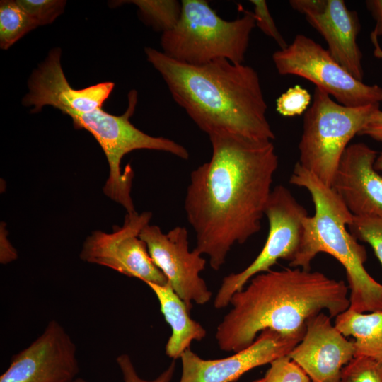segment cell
Masks as SVG:
<instances>
[{
  "mask_svg": "<svg viewBox=\"0 0 382 382\" xmlns=\"http://www.w3.org/2000/svg\"><path fill=\"white\" fill-rule=\"evenodd\" d=\"M144 52L173 100L208 136L226 134L254 142L275 139L260 77L251 66L224 59L192 65L152 47Z\"/></svg>",
  "mask_w": 382,
  "mask_h": 382,
  "instance_id": "cell-2",
  "label": "cell"
},
{
  "mask_svg": "<svg viewBox=\"0 0 382 382\" xmlns=\"http://www.w3.org/2000/svg\"><path fill=\"white\" fill-rule=\"evenodd\" d=\"M209 138L212 156L192 171L184 209L195 233L194 250L217 271L235 244L260 231L279 159L272 141L226 134Z\"/></svg>",
  "mask_w": 382,
  "mask_h": 382,
  "instance_id": "cell-1",
  "label": "cell"
},
{
  "mask_svg": "<svg viewBox=\"0 0 382 382\" xmlns=\"http://www.w3.org/2000/svg\"><path fill=\"white\" fill-rule=\"evenodd\" d=\"M272 61L279 74L303 78L343 105L360 107L382 102V87L355 79L327 49L306 35H296L285 48L273 53Z\"/></svg>",
  "mask_w": 382,
  "mask_h": 382,
  "instance_id": "cell-8",
  "label": "cell"
},
{
  "mask_svg": "<svg viewBox=\"0 0 382 382\" xmlns=\"http://www.w3.org/2000/svg\"><path fill=\"white\" fill-rule=\"evenodd\" d=\"M69 382H88V381L81 378H76L75 379Z\"/></svg>",
  "mask_w": 382,
  "mask_h": 382,
  "instance_id": "cell-34",
  "label": "cell"
},
{
  "mask_svg": "<svg viewBox=\"0 0 382 382\" xmlns=\"http://www.w3.org/2000/svg\"><path fill=\"white\" fill-rule=\"evenodd\" d=\"M365 4L376 23L372 31L378 37L382 36V0H367Z\"/></svg>",
  "mask_w": 382,
  "mask_h": 382,
  "instance_id": "cell-30",
  "label": "cell"
},
{
  "mask_svg": "<svg viewBox=\"0 0 382 382\" xmlns=\"http://www.w3.org/2000/svg\"><path fill=\"white\" fill-rule=\"evenodd\" d=\"M335 326L345 337H354V357L382 362V311L364 313L347 308L335 317Z\"/></svg>",
  "mask_w": 382,
  "mask_h": 382,
  "instance_id": "cell-19",
  "label": "cell"
},
{
  "mask_svg": "<svg viewBox=\"0 0 382 382\" xmlns=\"http://www.w3.org/2000/svg\"><path fill=\"white\" fill-rule=\"evenodd\" d=\"M139 13L147 24L162 33L171 30L178 23L182 9L176 0H133Z\"/></svg>",
  "mask_w": 382,
  "mask_h": 382,
  "instance_id": "cell-21",
  "label": "cell"
},
{
  "mask_svg": "<svg viewBox=\"0 0 382 382\" xmlns=\"http://www.w3.org/2000/svg\"><path fill=\"white\" fill-rule=\"evenodd\" d=\"M114 86V83L108 81L83 89L73 88L62 68L61 50L56 48L32 74L23 104L33 105L32 112L51 105L66 115L71 112L86 113L101 108Z\"/></svg>",
  "mask_w": 382,
  "mask_h": 382,
  "instance_id": "cell-15",
  "label": "cell"
},
{
  "mask_svg": "<svg viewBox=\"0 0 382 382\" xmlns=\"http://www.w3.org/2000/svg\"><path fill=\"white\" fill-rule=\"evenodd\" d=\"M146 284L155 294L161 312L171 328V335L166 345V354L173 359L180 358L190 349L192 341H201L205 337L207 331L199 323L191 318L190 311L168 282L165 285Z\"/></svg>",
  "mask_w": 382,
  "mask_h": 382,
  "instance_id": "cell-18",
  "label": "cell"
},
{
  "mask_svg": "<svg viewBox=\"0 0 382 382\" xmlns=\"http://www.w3.org/2000/svg\"><path fill=\"white\" fill-rule=\"evenodd\" d=\"M253 382H265V378H260V379H257V380L254 381Z\"/></svg>",
  "mask_w": 382,
  "mask_h": 382,
  "instance_id": "cell-35",
  "label": "cell"
},
{
  "mask_svg": "<svg viewBox=\"0 0 382 382\" xmlns=\"http://www.w3.org/2000/svg\"><path fill=\"white\" fill-rule=\"evenodd\" d=\"M253 5L255 26L268 37L272 38L279 45V49L285 48L288 44L278 30L274 19L269 11L265 0H250Z\"/></svg>",
  "mask_w": 382,
  "mask_h": 382,
  "instance_id": "cell-27",
  "label": "cell"
},
{
  "mask_svg": "<svg viewBox=\"0 0 382 382\" xmlns=\"http://www.w3.org/2000/svg\"><path fill=\"white\" fill-rule=\"evenodd\" d=\"M358 135L366 136L382 143V110L380 107L370 115Z\"/></svg>",
  "mask_w": 382,
  "mask_h": 382,
  "instance_id": "cell-29",
  "label": "cell"
},
{
  "mask_svg": "<svg viewBox=\"0 0 382 382\" xmlns=\"http://www.w3.org/2000/svg\"><path fill=\"white\" fill-rule=\"evenodd\" d=\"M137 103V93H128V106L121 115H113L101 108L86 113L71 112L76 129L88 131L103 149L109 166V176L103 187L106 196L121 204L127 213L135 211L130 192L134 173L131 168L121 170L123 156L134 150L150 149L170 153L180 158L188 159L187 150L168 138L150 136L130 122Z\"/></svg>",
  "mask_w": 382,
  "mask_h": 382,
  "instance_id": "cell-6",
  "label": "cell"
},
{
  "mask_svg": "<svg viewBox=\"0 0 382 382\" xmlns=\"http://www.w3.org/2000/svg\"><path fill=\"white\" fill-rule=\"evenodd\" d=\"M289 182L306 189L314 205L313 215L303 219L301 246L289 266L309 270L318 253H328L345 270L350 290L349 308L360 313L382 311V284L368 273L364 267L366 250L347 230L354 215L332 187L298 162Z\"/></svg>",
  "mask_w": 382,
  "mask_h": 382,
  "instance_id": "cell-4",
  "label": "cell"
},
{
  "mask_svg": "<svg viewBox=\"0 0 382 382\" xmlns=\"http://www.w3.org/2000/svg\"><path fill=\"white\" fill-rule=\"evenodd\" d=\"M380 103L348 107L316 87L311 106L305 112L298 145V163L330 187L340 160Z\"/></svg>",
  "mask_w": 382,
  "mask_h": 382,
  "instance_id": "cell-7",
  "label": "cell"
},
{
  "mask_svg": "<svg viewBox=\"0 0 382 382\" xmlns=\"http://www.w3.org/2000/svg\"><path fill=\"white\" fill-rule=\"evenodd\" d=\"M265 382H312L306 373L287 355L270 363Z\"/></svg>",
  "mask_w": 382,
  "mask_h": 382,
  "instance_id": "cell-26",
  "label": "cell"
},
{
  "mask_svg": "<svg viewBox=\"0 0 382 382\" xmlns=\"http://www.w3.org/2000/svg\"><path fill=\"white\" fill-rule=\"evenodd\" d=\"M180 18L161 37L162 52L192 65L227 59L243 64L250 34L255 27L253 13L244 11L233 21L221 18L204 0H183Z\"/></svg>",
  "mask_w": 382,
  "mask_h": 382,
  "instance_id": "cell-5",
  "label": "cell"
},
{
  "mask_svg": "<svg viewBox=\"0 0 382 382\" xmlns=\"http://www.w3.org/2000/svg\"><path fill=\"white\" fill-rule=\"evenodd\" d=\"M296 11L324 38L332 57L352 76L363 81L362 52L357 43L359 16L343 0H290Z\"/></svg>",
  "mask_w": 382,
  "mask_h": 382,
  "instance_id": "cell-14",
  "label": "cell"
},
{
  "mask_svg": "<svg viewBox=\"0 0 382 382\" xmlns=\"http://www.w3.org/2000/svg\"><path fill=\"white\" fill-rule=\"evenodd\" d=\"M370 39L374 47V55L376 57L382 59V49L378 43V37L373 31H371L370 34Z\"/></svg>",
  "mask_w": 382,
  "mask_h": 382,
  "instance_id": "cell-32",
  "label": "cell"
},
{
  "mask_svg": "<svg viewBox=\"0 0 382 382\" xmlns=\"http://www.w3.org/2000/svg\"><path fill=\"white\" fill-rule=\"evenodd\" d=\"M37 27L16 1L0 3V47L7 50L28 32Z\"/></svg>",
  "mask_w": 382,
  "mask_h": 382,
  "instance_id": "cell-20",
  "label": "cell"
},
{
  "mask_svg": "<svg viewBox=\"0 0 382 382\" xmlns=\"http://www.w3.org/2000/svg\"><path fill=\"white\" fill-rule=\"evenodd\" d=\"M151 216L149 212L127 213L122 226L115 227L112 233L93 231L82 245L80 258L139 279L146 284H166L167 278L155 265L146 245L139 237Z\"/></svg>",
  "mask_w": 382,
  "mask_h": 382,
  "instance_id": "cell-10",
  "label": "cell"
},
{
  "mask_svg": "<svg viewBox=\"0 0 382 382\" xmlns=\"http://www.w3.org/2000/svg\"><path fill=\"white\" fill-rule=\"evenodd\" d=\"M309 92L300 85L290 87L276 100V110L284 117H294L305 112L311 103Z\"/></svg>",
  "mask_w": 382,
  "mask_h": 382,
  "instance_id": "cell-25",
  "label": "cell"
},
{
  "mask_svg": "<svg viewBox=\"0 0 382 382\" xmlns=\"http://www.w3.org/2000/svg\"><path fill=\"white\" fill-rule=\"evenodd\" d=\"M269 230L265 243L255 259L244 270L224 277L214 298V306L229 305L232 296L254 276L267 272L279 260L291 262L299 252L303 234L306 208L282 185L275 186L265 208Z\"/></svg>",
  "mask_w": 382,
  "mask_h": 382,
  "instance_id": "cell-9",
  "label": "cell"
},
{
  "mask_svg": "<svg viewBox=\"0 0 382 382\" xmlns=\"http://www.w3.org/2000/svg\"><path fill=\"white\" fill-rule=\"evenodd\" d=\"M37 26L52 23L64 10L63 0H17Z\"/></svg>",
  "mask_w": 382,
  "mask_h": 382,
  "instance_id": "cell-24",
  "label": "cell"
},
{
  "mask_svg": "<svg viewBox=\"0 0 382 382\" xmlns=\"http://www.w3.org/2000/svg\"><path fill=\"white\" fill-rule=\"evenodd\" d=\"M348 228L357 240L371 246L382 266V217L354 216Z\"/></svg>",
  "mask_w": 382,
  "mask_h": 382,
  "instance_id": "cell-22",
  "label": "cell"
},
{
  "mask_svg": "<svg viewBox=\"0 0 382 382\" xmlns=\"http://www.w3.org/2000/svg\"><path fill=\"white\" fill-rule=\"evenodd\" d=\"M139 237L146 245L149 253L190 311L192 302L204 305L212 292L199 274L205 268L206 260L188 247V233L183 226H175L167 233L156 225H146Z\"/></svg>",
  "mask_w": 382,
  "mask_h": 382,
  "instance_id": "cell-11",
  "label": "cell"
},
{
  "mask_svg": "<svg viewBox=\"0 0 382 382\" xmlns=\"http://www.w3.org/2000/svg\"><path fill=\"white\" fill-rule=\"evenodd\" d=\"M378 152L361 142L349 144L338 163L332 189L354 216L382 217V174Z\"/></svg>",
  "mask_w": 382,
  "mask_h": 382,
  "instance_id": "cell-17",
  "label": "cell"
},
{
  "mask_svg": "<svg viewBox=\"0 0 382 382\" xmlns=\"http://www.w3.org/2000/svg\"><path fill=\"white\" fill-rule=\"evenodd\" d=\"M304 334H284L266 329L247 348L219 359H202L190 348L180 358V382L236 381L248 371L288 355Z\"/></svg>",
  "mask_w": 382,
  "mask_h": 382,
  "instance_id": "cell-13",
  "label": "cell"
},
{
  "mask_svg": "<svg viewBox=\"0 0 382 382\" xmlns=\"http://www.w3.org/2000/svg\"><path fill=\"white\" fill-rule=\"evenodd\" d=\"M321 312L309 319L302 340L287 355L312 382H338L342 369L355 357L354 342Z\"/></svg>",
  "mask_w": 382,
  "mask_h": 382,
  "instance_id": "cell-16",
  "label": "cell"
},
{
  "mask_svg": "<svg viewBox=\"0 0 382 382\" xmlns=\"http://www.w3.org/2000/svg\"><path fill=\"white\" fill-rule=\"evenodd\" d=\"M338 382H382V362L354 357L342 369Z\"/></svg>",
  "mask_w": 382,
  "mask_h": 382,
  "instance_id": "cell-23",
  "label": "cell"
},
{
  "mask_svg": "<svg viewBox=\"0 0 382 382\" xmlns=\"http://www.w3.org/2000/svg\"><path fill=\"white\" fill-rule=\"evenodd\" d=\"M79 372L76 345L52 320L37 339L13 357L0 382H69Z\"/></svg>",
  "mask_w": 382,
  "mask_h": 382,
  "instance_id": "cell-12",
  "label": "cell"
},
{
  "mask_svg": "<svg viewBox=\"0 0 382 382\" xmlns=\"http://www.w3.org/2000/svg\"><path fill=\"white\" fill-rule=\"evenodd\" d=\"M17 257L16 250L10 244L9 241L5 238L4 235L1 236V254L0 261L3 264L10 262Z\"/></svg>",
  "mask_w": 382,
  "mask_h": 382,
  "instance_id": "cell-31",
  "label": "cell"
},
{
  "mask_svg": "<svg viewBox=\"0 0 382 382\" xmlns=\"http://www.w3.org/2000/svg\"><path fill=\"white\" fill-rule=\"evenodd\" d=\"M116 362L122 373L124 382H170L175 369V362L173 361L157 378L147 381L138 375L128 354L119 355L116 359Z\"/></svg>",
  "mask_w": 382,
  "mask_h": 382,
  "instance_id": "cell-28",
  "label": "cell"
},
{
  "mask_svg": "<svg viewBox=\"0 0 382 382\" xmlns=\"http://www.w3.org/2000/svg\"><path fill=\"white\" fill-rule=\"evenodd\" d=\"M231 298V309L216 328L221 350L237 352L270 329L305 332L309 319L323 311L335 318L349 307L348 287L318 271L299 267L260 273Z\"/></svg>",
  "mask_w": 382,
  "mask_h": 382,
  "instance_id": "cell-3",
  "label": "cell"
},
{
  "mask_svg": "<svg viewBox=\"0 0 382 382\" xmlns=\"http://www.w3.org/2000/svg\"><path fill=\"white\" fill-rule=\"evenodd\" d=\"M375 169L382 173V151L378 154L374 163Z\"/></svg>",
  "mask_w": 382,
  "mask_h": 382,
  "instance_id": "cell-33",
  "label": "cell"
}]
</instances>
